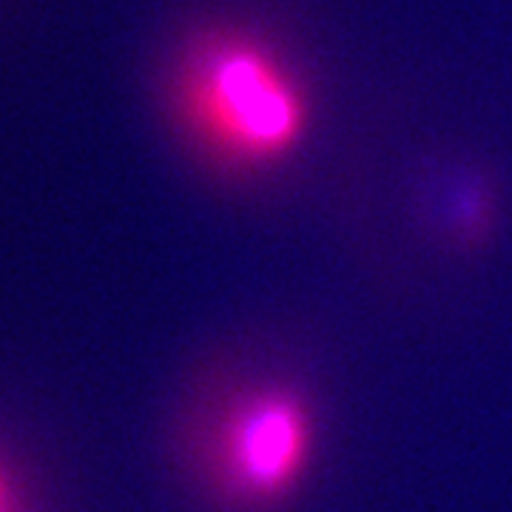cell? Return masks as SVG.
<instances>
[{
	"instance_id": "obj_1",
	"label": "cell",
	"mask_w": 512,
	"mask_h": 512,
	"mask_svg": "<svg viewBox=\"0 0 512 512\" xmlns=\"http://www.w3.org/2000/svg\"><path fill=\"white\" fill-rule=\"evenodd\" d=\"M165 123L225 180L271 177L308 148L316 94L302 57L259 20L211 15L174 37L160 69Z\"/></svg>"
},
{
	"instance_id": "obj_2",
	"label": "cell",
	"mask_w": 512,
	"mask_h": 512,
	"mask_svg": "<svg viewBox=\"0 0 512 512\" xmlns=\"http://www.w3.org/2000/svg\"><path fill=\"white\" fill-rule=\"evenodd\" d=\"M313 419L305 399L285 387L245 396L220 430L222 484L242 501H274L308 470Z\"/></svg>"
},
{
	"instance_id": "obj_3",
	"label": "cell",
	"mask_w": 512,
	"mask_h": 512,
	"mask_svg": "<svg viewBox=\"0 0 512 512\" xmlns=\"http://www.w3.org/2000/svg\"><path fill=\"white\" fill-rule=\"evenodd\" d=\"M0 512H3V490H0Z\"/></svg>"
}]
</instances>
